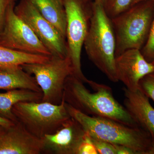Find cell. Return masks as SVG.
Here are the masks:
<instances>
[{"instance_id": "obj_1", "label": "cell", "mask_w": 154, "mask_h": 154, "mask_svg": "<svg viewBox=\"0 0 154 154\" xmlns=\"http://www.w3.org/2000/svg\"><path fill=\"white\" fill-rule=\"evenodd\" d=\"M87 83L94 92L89 91L84 82L73 75L68 77L64 89V102L86 115L139 127L124 106L115 99L110 87L91 80H88Z\"/></svg>"}, {"instance_id": "obj_2", "label": "cell", "mask_w": 154, "mask_h": 154, "mask_svg": "<svg viewBox=\"0 0 154 154\" xmlns=\"http://www.w3.org/2000/svg\"><path fill=\"white\" fill-rule=\"evenodd\" d=\"M65 105L70 116L81 124L91 137L128 147L137 154H146L152 139L141 128L130 126L110 119L90 116L66 102Z\"/></svg>"}, {"instance_id": "obj_3", "label": "cell", "mask_w": 154, "mask_h": 154, "mask_svg": "<svg viewBox=\"0 0 154 154\" xmlns=\"http://www.w3.org/2000/svg\"><path fill=\"white\" fill-rule=\"evenodd\" d=\"M84 46L90 60L111 82H118L115 69L116 39L104 5L94 0L93 13Z\"/></svg>"}, {"instance_id": "obj_4", "label": "cell", "mask_w": 154, "mask_h": 154, "mask_svg": "<svg viewBox=\"0 0 154 154\" xmlns=\"http://www.w3.org/2000/svg\"><path fill=\"white\" fill-rule=\"evenodd\" d=\"M154 15V1H142L111 19L115 57L128 50H140L147 39Z\"/></svg>"}, {"instance_id": "obj_5", "label": "cell", "mask_w": 154, "mask_h": 154, "mask_svg": "<svg viewBox=\"0 0 154 154\" xmlns=\"http://www.w3.org/2000/svg\"><path fill=\"white\" fill-rule=\"evenodd\" d=\"M66 15V40L73 75L87 83L82 69L81 54L93 13L94 0H63Z\"/></svg>"}, {"instance_id": "obj_6", "label": "cell", "mask_w": 154, "mask_h": 154, "mask_svg": "<svg viewBox=\"0 0 154 154\" xmlns=\"http://www.w3.org/2000/svg\"><path fill=\"white\" fill-rule=\"evenodd\" d=\"M12 111L28 131L39 138L54 133L71 117L63 99L59 105L47 102H20Z\"/></svg>"}, {"instance_id": "obj_7", "label": "cell", "mask_w": 154, "mask_h": 154, "mask_svg": "<svg viewBox=\"0 0 154 154\" xmlns=\"http://www.w3.org/2000/svg\"><path fill=\"white\" fill-rule=\"evenodd\" d=\"M23 69L33 75L42 93L41 102L59 105L63 99L64 89L68 77L73 75L71 63L68 57L51 56L43 63L25 64Z\"/></svg>"}, {"instance_id": "obj_8", "label": "cell", "mask_w": 154, "mask_h": 154, "mask_svg": "<svg viewBox=\"0 0 154 154\" xmlns=\"http://www.w3.org/2000/svg\"><path fill=\"white\" fill-rule=\"evenodd\" d=\"M14 11L30 27L51 56L68 57L66 38L47 19L42 17L29 0H20Z\"/></svg>"}, {"instance_id": "obj_9", "label": "cell", "mask_w": 154, "mask_h": 154, "mask_svg": "<svg viewBox=\"0 0 154 154\" xmlns=\"http://www.w3.org/2000/svg\"><path fill=\"white\" fill-rule=\"evenodd\" d=\"M15 6L16 2L12 3L7 11L0 45L25 53L51 56L32 29L17 16Z\"/></svg>"}, {"instance_id": "obj_10", "label": "cell", "mask_w": 154, "mask_h": 154, "mask_svg": "<svg viewBox=\"0 0 154 154\" xmlns=\"http://www.w3.org/2000/svg\"><path fill=\"white\" fill-rule=\"evenodd\" d=\"M86 132L81 124L70 117L54 133L42 138V153L77 154Z\"/></svg>"}, {"instance_id": "obj_11", "label": "cell", "mask_w": 154, "mask_h": 154, "mask_svg": "<svg viewBox=\"0 0 154 154\" xmlns=\"http://www.w3.org/2000/svg\"><path fill=\"white\" fill-rule=\"evenodd\" d=\"M115 69L118 81L125 88L134 90L145 76L154 71V64L146 60L140 50H128L115 58Z\"/></svg>"}, {"instance_id": "obj_12", "label": "cell", "mask_w": 154, "mask_h": 154, "mask_svg": "<svg viewBox=\"0 0 154 154\" xmlns=\"http://www.w3.org/2000/svg\"><path fill=\"white\" fill-rule=\"evenodd\" d=\"M42 139L28 131L19 122L7 128L0 138V154L42 153Z\"/></svg>"}, {"instance_id": "obj_13", "label": "cell", "mask_w": 154, "mask_h": 154, "mask_svg": "<svg viewBox=\"0 0 154 154\" xmlns=\"http://www.w3.org/2000/svg\"><path fill=\"white\" fill-rule=\"evenodd\" d=\"M124 106L138 125L154 138V108L149 98L138 88L130 90L125 87Z\"/></svg>"}, {"instance_id": "obj_14", "label": "cell", "mask_w": 154, "mask_h": 154, "mask_svg": "<svg viewBox=\"0 0 154 154\" xmlns=\"http://www.w3.org/2000/svg\"><path fill=\"white\" fill-rule=\"evenodd\" d=\"M17 89L42 93L34 77L25 71L21 66H0V90Z\"/></svg>"}, {"instance_id": "obj_15", "label": "cell", "mask_w": 154, "mask_h": 154, "mask_svg": "<svg viewBox=\"0 0 154 154\" xmlns=\"http://www.w3.org/2000/svg\"><path fill=\"white\" fill-rule=\"evenodd\" d=\"M42 16L66 38V15L63 0H29Z\"/></svg>"}, {"instance_id": "obj_16", "label": "cell", "mask_w": 154, "mask_h": 154, "mask_svg": "<svg viewBox=\"0 0 154 154\" xmlns=\"http://www.w3.org/2000/svg\"><path fill=\"white\" fill-rule=\"evenodd\" d=\"M42 98V93L24 89L0 93V116L17 123L18 120L12 111L13 106L20 102H41Z\"/></svg>"}, {"instance_id": "obj_17", "label": "cell", "mask_w": 154, "mask_h": 154, "mask_svg": "<svg viewBox=\"0 0 154 154\" xmlns=\"http://www.w3.org/2000/svg\"><path fill=\"white\" fill-rule=\"evenodd\" d=\"M50 57L48 56L25 53L0 45V66L43 63L49 60Z\"/></svg>"}, {"instance_id": "obj_18", "label": "cell", "mask_w": 154, "mask_h": 154, "mask_svg": "<svg viewBox=\"0 0 154 154\" xmlns=\"http://www.w3.org/2000/svg\"><path fill=\"white\" fill-rule=\"evenodd\" d=\"M132 0H107L104 8L110 19L116 17L129 8Z\"/></svg>"}, {"instance_id": "obj_19", "label": "cell", "mask_w": 154, "mask_h": 154, "mask_svg": "<svg viewBox=\"0 0 154 154\" xmlns=\"http://www.w3.org/2000/svg\"><path fill=\"white\" fill-rule=\"evenodd\" d=\"M140 51L147 61L154 63V15L148 37Z\"/></svg>"}, {"instance_id": "obj_20", "label": "cell", "mask_w": 154, "mask_h": 154, "mask_svg": "<svg viewBox=\"0 0 154 154\" xmlns=\"http://www.w3.org/2000/svg\"><path fill=\"white\" fill-rule=\"evenodd\" d=\"M139 88L154 102V71L141 79L139 83Z\"/></svg>"}, {"instance_id": "obj_21", "label": "cell", "mask_w": 154, "mask_h": 154, "mask_svg": "<svg viewBox=\"0 0 154 154\" xmlns=\"http://www.w3.org/2000/svg\"><path fill=\"white\" fill-rule=\"evenodd\" d=\"M91 137L98 154H116L115 144Z\"/></svg>"}, {"instance_id": "obj_22", "label": "cell", "mask_w": 154, "mask_h": 154, "mask_svg": "<svg viewBox=\"0 0 154 154\" xmlns=\"http://www.w3.org/2000/svg\"><path fill=\"white\" fill-rule=\"evenodd\" d=\"M77 154H98L91 137L86 132L84 139L79 146Z\"/></svg>"}, {"instance_id": "obj_23", "label": "cell", "mask_w": 154, "mask_h": 154, "mask_svg": "<svg viewBox=\"0 0 154 154\" xmlns=\"http://www.w3.org/2000/svg\"><path fill=\"white\" fill-rule=\"evenodd\" d=\"M17 0H0V33L4 28L6 14L9 6Z\"/></svg>"}, {"instance_id": "obj_24", "label": "cell", "mask_w": 154, "mask_h": 154, "mask_svg": "<svg viewBox=\"0 0 154 154\" xmlns=\"http://www.w3.org/2000/svg\"><path fill=\"white\" fill-rule=\"evenodd\" d=\"M116 154H137L134 150L125 146L115 144Z\"/></svg>"}, {"instance_id": "obj_25", "label": "cell", "mask_w": 154, "mask_h": 154, "mask_svg": "<svg viewBox=\"0 0 154 154\" xmlns=\"http://www.w3.org/2000/svg\"><path fill=\"white\" fill-rule=\"evenodd\" d=\"M16 123L0 116V125L6 128H8L14 125Z\"/></svg>"}, {"instance_id": "obj_26", "label": "cell", "mask_w": 154, "mask_h": 154, "mask_svg": "<svg viewBox=\"0 0 154 154\" xmlns=\"http://www.w3.org/2000/svg\"><path fill=\"white\" fill-rule=\"evenodd\" d=\"M146 154H154V138L152 140L151 143Z\"/></svg>"}, {"instance_id": "obj_27", "label": "cell", "mask_w": 154, "mask_h": 154, "mask_svg": "<svg viewBox=\"0 0 154 154\" xmlns=\"http://www.w3.org/2000/svg\"><path fill=\"white\" fill-rule=\"evenodd\" d=\"M7 128H6L4 127V126L0 125V138H1L3 134L5 132Z\"/></svg>"}, {"instance_id": "obj_28", "label": "cell", "mask_w": 154, "mask_h": 154, "mask_svg": "<svg viewBox=\"0 0 154 154\" xmlns=\"http://www.w3.org/2000/svg\"><path fill=\"white\" fill-rule=\"evenodd\" d=\"M146 1V0H132V2H131V6L135 4H137V3L139 2H142V1ZM151 1H154V0H151Z\"/></svg>"}, {"instance_id": "obj_29", "label": "cell", "mask_w": 154, "mask_h": 154, "mask_svg": "<svg viewBox=\"0 0 154 154\" xmlns=\"http://www.w3.org/2000/svg\"><path fill=\"white\" fill-rule=\"evenodd\" d=\"M96 1H99L100 2L102 3V4L104 5V6H105V3H106V1H107V0H96Z\"/></svg>"}, {"instance_id": "obj_30", "label": "cell", "mask_w": 154, "mask_h": 154, "mask_svg": "<svg viewBox=\"0 0 154 154\" xmlns=\"http://www.w3.org/2000/svg\"><path fill=\"white\" fill-rule=\"evenodd\" d=\"M153 63L154 64V63Z\"/></svg>"}]
</instances>
